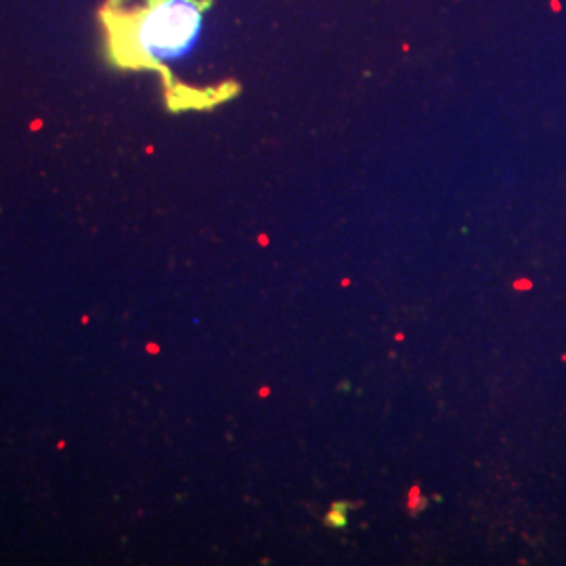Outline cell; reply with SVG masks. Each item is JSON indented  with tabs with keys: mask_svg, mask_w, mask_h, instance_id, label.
<instances>
[{
	"mask_svg": "<svg viewBox=\"0 0 566 566\" xmlns=\"http://www.w3.org/2000/svg\"><path fill=\"white\" fill-rule=\"evenodd\" d=\"M208 0H143L133 9L112 2L103 11L109 55L122 67L164 70L200 42Z\"/></svg>",
	"mask_w": 566,
	"mask_h": 566,
	"instance_id": "6da1fadb",
	"label": "cell"
}]
</instances>
